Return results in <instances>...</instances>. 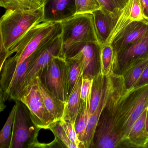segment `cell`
I'll return each instance as SVG.
<instances>
[{"instance_id": "cell-29", "label": "cell", "mask_w": 148, "mask_h": 148, "mask_svg": "<svg viewBox=\"0 0 148 148\" xmlns=\"http://www.w3.org/2000/svg\"><path fill=\"white\" fill-rule=\"evenodd\" d=\"M60 123L71 142L75 144L77 148H84L82 143L78 137L74 127V124L70 120L64 119L60 121Z\"/></svg>"}, {"instance_id": "cell-21", "label": "cell", "mask_w": 148, "mask_h": 148, "mask_svg": "<svg viewBox=\"0 0 148 148\" xmlns=\"http://www.w3.org/2000/svg\"><path fill=\"white\" fill-rule=\"evenodd\" d=\"M45 0H0V6L5 9L25 11L36 10L43 7Z\"/></svg>"}, {"instance_id": "cell-27", "label": "cell", "mask_w": 148, "mask_h": 148, "mask_svg": "<svg viewBox=\"0 0 148 148\" xmlns=\"http://www.w3.org/2000/svg\"><path fill=\"white\" fill-rule=\"evenodd\" d=\"M51 130L54 134L55 138L65 147L69 148H77L75 144L72 143L67 136L65 131L60 123V121L55 122L51 126Z\"/></svg>"}, {"instance_id": "cell-14", "label": "cell", "mask_w": 148, "mask_h": 148, "mask_svg": "<svg viewBox=\"0 0 148 148\" xmlns=\"http://www.w3.org/2000/svg\"><path fill=\"white\" fill-rule=\"evenodd\" d=\"M92 14L99 43L101 46L110 44L119 18L106 12L101 8L94 11Z\"/></svg>"}, {"instance_id": "cell-26", "label": "cell", "mask_w": 148, "mask_h": 148, "mask_svg": "<svg viewBox=\"0 0 148 148\" xmlns=\"http://www.w3.org/2000/svg\"><path fill=\"white\" fill-rule=\"evenodd\" d=\"M100 8L119 18L129 0H98Z\"/></svg>"}, {"instance_id": "cell-23", "label": "cell", "mask_w": 148, "mask_h": 148, "mask_svg": "<svg viewBox=\"0 0 148 148\" xmlns=\"http://www.w3.org/2000/svg\"><path fill=\"white\" fill-rule=\"evenodd\" d=\"M89 116V108L87 103L81 99L79 109L74 123V127L78 137L82 144L88 125Z\"/></svg>"}, {"instance_id": "cell-24", "label": "cell", "mask_w": 148, "mask_h": 148, "mask_svg": "<svg viewBox=\"0 0 148 148\" xmlns=\"http://www.w3.org/2000/svg\"><path fill=\"white\" fill-rule=\"evenodd\" d=\"M114 54L110 44L101 46V73L109 77L113 73Z\"/></svg>"}, {"instance_id": "cell-3", "label": "cell", "mask_w": 148, "mask_h": 148, "mask_svg": "<svg viewBox=\"0 0 148 148\" xmlns=\"http://www.w3.org/2000/svg\"><path fill=\"white\" fill-rule=\"evenodd\" d=\"M42 18V8L32 11L6 10L0 20L1 47L8 53L32 27L41 23Z\"/></svg>"}, {"instance_id": "cell-11", "label": "cell", "mask_w": 148, "mask_h": 148, "mask_svg": "<svg viewBox=\"0 0 148 148\" xmlns=\"http://www.w3.org/2000/svg\"><path fill=\"white\" fill-rule=\"evenodd\" d=\"M101 51L98 42H90L83 45L69 58L79 62L83 77L93 79L101 73Z\"/></svg>"}, {"instance_id": "cell-8", "label": "cell", "mask_w": 148, "mask_h": 148, "mask_svg": "<svg viewBox=\"0 0 148 148\" xmlns=\"http://www.w3.org/2000/svg\"><path fill=\"white\" fill-rule=\"evenodd\" d=\"M37 77L19 100L27 106L33 121L38 128L49 129L56 122L45 105L40 91Z\"/></svg>"}, {"instance_id": "cell-17", "label": "cell", "mask_w": 148, "mask_h": 148, "mask_svg": "<svg viewBox=\"0 0 148 148\" xmlns=\"http://www.w3.org/2000/svg\"><path fill=\"white\" fill-rule=\"evenodd\" d=\"M109 87H110V76H109V84L102 95L101 100L98 106V107H97L95 111L92 114H91L89 116L88 125H87V128H86L83 141L84 148H92L95 130L101 115V112L107 102L108 94H109Z\"/></svg>"}, {"instance_id": "cell-18", "label": "cell", "mask_w": 148, "mask_h": 148, "mask_svg": "<svg viewBox=\"0 0 148 148\" xmlns=\"http://www.w3.org/2000/svg\"><path fill=\"white\" fill-rule=\"evenodd\" d=\"M83 75L78 80L76 86L66 102L64 113L62 119L70 120L75 123L81 101V88Z\"/></svg>"}, {"instance_id": "cell-16", "label": "cell", "mask_w": 148, "mask_h": 148, "mask_svg": "<svg viewBox=\"0 0 148 148\" xmlns=\"http://www.w3.org/2000/svg\"><path fill=\"white\" fill-rule=\"evenodd\" d=\"M40 91L47 110L54 117L56 122L62 119L64 113L66 103L52 93L37 77Z\"/></svg>"}, {"instance_id": "cell-13", "label": "cell", "mask_w": 148, "mask_h": 148, "mask_svg": "<svg viewBox=\"0 0 148 148\" xmlns=\"http://www.w3.org/2000/svg\"><path fill=\"white\" fill-rule=\"evenodd\" d=\"M148 31V22L133 21L124 27L110 41L114 56L124 48L143 38Z\"/></svg>"}, {"instance_id": "cell-7", "label": "cell", "mask_w": 148, "mask_h": 148, "mask_svg": "<svg viewBox=\"0 0 148 148\" xmlns=\"http://www.w3.org/2000/svg\"><path fill=\"white\" fill-rule=\"evenodd\" d=\"M62 40L61 34L38 51L30 64L13 100H19L32 81L38 77L45 66L55 57H61Z\"/></svg>"}, {"instance_id": "cell-20", "label": "cell", "mask_w": 148, "mask_h": 148, "mask_svg": "<svg viewBox=\"0 0 148 148\" xmlns=\"http://www.w3.org/2000/svg\"><path fill=\"white\" fill-rule=\"evenodd\" d=\"M109 82V76H104L102 73L93 79L89 106L90 116L95 111L98 107L102 95L107 87Z\"/></svg>"}, {"instance_id": "cell-4", "label": "cell", "mask_w": 148, "mask_h": 148, "mask_svg": "<svg viewBox=\"0 0 148 148\" xmlns=\"http://www.w3.org/2000/svg\"><path fill=\"white\" fill-rule=\"evenodd\" d=\"M60 23L63 58H70L86 43L98 42L92 14H76Z\"/></svg>"}, {"instance_id": "cell-9", "label": "cell", "mask_w": 148, "mask_h": 148, "mask_svg": "<svg viewBox=\"0 0 148 148\" xmlns=\"http://www.w3.org/2000/svg\"><path fill=\"white\" fill-rule=\"evenodd\" d=\"M66 70V59L60 56L55 57L43 68L38 76L45 86L65 103Z\"/></svg>"}, {"instance_id": "cell-34", "label": "cell", "mask_w": 148, "mask_h": 148, "mask_svg": "<svg viewBox=\"0 0 148 148\" xmlns=\"http://www.w3.org/2000/svg\"><path fill=\"white\" fill-rule=\"evenodd\" d=\"M146 129H147V131L148 132V107L147 108V117H146Z\"/></svg>"}, {"instance_id": "cell-28", "label": "cell", "mask_w": 148, "mask_h": 148, "mask_svg": "<svg viewBox=\"0 0 148 148\" xmlns=\"http://www.w3.org/2000/svg\"><path fill=\"white\" fill-rule=\"evenodd\" d=\"M77 14H92L100 9L98 0H75Z\"/></svg>"}, {"instance_id": "cell-22", "label": "cell", "mask_w": 148, "mask_h": 148, "mask_svg": "<svg viewBox=\"0 0 148 148\" xmlns=\"http://www.w3.org/2000/svg\"><path fill=\"white\" fill-rule=\"evenodd\" d=\"M148 64V58L139 60L122 76L125 86L129 90L133 88Z\"/></svg>"}, {"instance_id": "cell-31", "label": "cell", "mask_w": 148, "mask_h": 148, "mask_svg": "<svg viewBox=\"0 0 148 148\" xmlns=\"http://www.w3.org/2000/svg\"><path fill=\"white\" fill-rule=\"evenodd\" d=\"M130 18L132 21L145 20L139 0H129Z\"/></svg>"}, {"instance_id": "cell-33", "label": "cell", "mask_w": 148, "mask_h": 148, "mask_svg": "<svg viewBox=\"0 0 148 148\" xmlns=\"http://www.w3.org/2000/svg\"><path fill=\"white\" fill-rule=\"evenodd\" d=\"M144 20L148 22V0H139Z\"/></svg>"}, {"instance_id": "cell-10", "label": "cell", "mask_w": 148, "mask_h": 148, "mask_svg": "<svg viewBox=\"0 0 148 148\" xmlns=\"http://www.w3.org/2000/svg\"><path fill=\"white\" fill-rule=\"evenodd\" d=\"M148 58V31L140 39L125 47L114 56L113 73L122 76L139 60Z\"/></svg>"}, {"instance_id": "cell-30", "label": "cell", "mask_w": 148, "mask_h": 148, "mask_svg": "<svg viewBox=\"0 0 148 148\" xmlns=\"http://www.w3.org/2000/svg\"><path fill=\"white\" fill-rule=\"evenodd\" d=\"M92 81L93 79L83 77L81 88V99L87 103L89 110Z\"/></svg>"}, {"instance_id": "cell-5", "label": "cell", "mask_w": 148, "mask_h": 148, "mask_svg": "<svg viewBox=\"0 0 148 148\" xmlns=\"http://www.w3.org/2000/svg\"><path fill=\"white\" fill-rule=\"evenodd\" d=\"M148 107V84L125 92L119 106L115 124L122 148L133 124Z\"/></svg>"}, {"instance_id": "cell-1", "label": "cell", "mask_w": 148, "mask_h": 148, "mask_svg": "<svg viewBox=\"0 0 148 148\" xmlns=\"http://www.w3.org/2000/svg\"><path fill=\"white\" fill-rule=\"evenodd\" d=\"M127 89L122 76H110V87L106 104L95 130L91 148H122V141L115 124L119 106Z\"/></svg>"}, {"instance_id": "cell-15", "label": "cell", "mask_w": 148, "mask_h": 148, "mask_svg": "<svg viewBox=\"0 0 148 148\" xmlns=\"http://www.w3.org/2000/svg\"><path fill=\"white\" fill-rule=\"evenodd\" d=\"M147 108L133 124L127 139L123 143V148H148L146 125Z\"/></svg>"}, {"instance_id": "cell-25", "label": "cell", "mask_w": 148, "mask_h": 148, "mask_svg": "<svg viewBox=\"0 0 148 148\" xmlns=\"http://www.w3.org/2000/svg\"><path fill=\"white\" fill-rule=\"evenodd\" d=\"M16 107L15 104L13 106L6 122L0 132V148H10Z\"/></svg>"}, {"instance_id": "cell-2", "label": "cell", "mask_w": 148, "mask_h": 148, "mask_svg": "<svg viewBox=\"0 0 148 148\" xmlns=\"http://www.w3.org/2000/svg\"><path fill=\"white\" fill-rule=\"evenodd\" d=\"M60 23L43 22L31 28L8 52L7 59L1 67V78L14 71L22 62L61 34Z\"/></svg>"}, {"instance_id": "cell-19", "label": "cell", "mask_w": 148, "mask_h": 148, "mask_svg": "<svg viewBox=\"0 0 148 148\" xmlns=\"http://www.w3.org/2000/svg\"><path fill=\"white\" fill-rule=\"evenodd\" d=\"M66 62L65 78V97L66 102L72 92L79 77L82 69L79 62L72 58H65Z\"/></svg>"}, {"instance_id": "cell-6", "label": "cell", "mask_w": 148, "mask_h": 148, "mask_svg": "<svg viewBox=\"0 0 148 148\" xmlns=\"http://www.w3.org/2000/svg\"><path fill=\"white\" fill-rule=\"evenodd\" d=\"M16 101V110L13 125L10 148L40 147L37 138L41 129L34 123L27 106L20 100Z\"/></svg>"}, {"instance_id": "cell-32", "label": "cell", "mask_w": 148, "mask_h": 148, "mask_svg": "<svg viewBox=\"0 0 148 148\" xmlns=\"http://www.w3.org/2000/svg\"><path fill=\"white\" fill-rule=\"evenodd\" d=\"M148 84V64L143 71L142 75L133 86V88H137Z\"/></svg>"}, {"instance_id": "cell-12", "label": "cell", "mask_w": 148, "mask_h": 148, "mask_svg": "<svg viewBox=\"0 0 148 148\" xmlns=\"http://www.w3.org/2000/svg\"><path fill=\"white\" fill-rule=\"evenodd\" d=\"M42 22L61 23L77 14L75 0H45Z\"/></svg>"}]
</instances>
